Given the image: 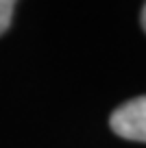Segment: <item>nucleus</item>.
Masks as SVG:
<instances>
[{
	"label": "nucleus",
	"instance_id": "obj_1",
	"mask_svg": "<svg viewBox=\"0 0 146 148\" xmlns=\"http://www.w3.org/2000/svg\"><path fill=\"white\" fill-rule=\"evenodd\" d=\"M109 126L116 135L146 144V96L127 100L111 113Z\"/></svg>",
	"mask_w": 146,
	"mask_h": 148
},
{
	"label": "nucleus",
	"instance_id": "obj_2",
	"mask_svg": "<svg viewBox=\"0 0 146 148\" xmlns=\"http://www.w3.org/2000/svg\"><path fill=\"white\" fill-rule=\"evenodd\" d=\"M13 9H15L13 0H0V35L9 28L11 18H13Z\"/></svg>",
	"mask_w": 146,
	"mask_h": 148
},
{
	"label": "nucleus",
	"instance_id": "obj_3",
	"mask_svg": "<svg viewBox=\"0 0 146 148\" xmlns=\"http://www.w3.org/2000/svg\"><path fill=\"white\" fill-rule=\"evenodd\" d=\"M140 20H142V26H144V31H146V5L142 7V15H140Z\"/></svg>",
	"mask_w": 146,
	"mask_h": 148
}]
</instances>
